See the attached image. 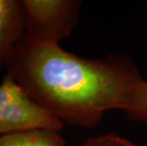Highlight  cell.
Instances as JSON below:
<instances>
[{
    "instance_id": "6da1fadb",
    "label": "cell",
    "mask_w": 147,
    "mask_h": 146,
    "mask_svg": "<svg viewBox=\"0 0 147 146\" xmlns=\"http://www.w3.org/2000/svg\"><path fill=\"white\" fill-rule=\"evenodd\" d=\"M6 73L62 122L84 128L96 126L109 110L123 111L134 86L142 79L126 57L82 58L59 44L24 36Z\"/></svg>"
},
{
    "instance_id": "7a4b0ae2",
    "label": "cell",
    "mask_w": 147,
    "mask_h": 146,
    "mask_svg": "<svg viewBox=\"0 0 147 146\" xmlns=\"http://www.w3.org/2000/svg\"><path fill=\"white\" fill-rule=\"evenodd\" d=\"M24 37L34 41L59 44L72 33L79 20L80 1L23 0Z\"/></svg>"
},
{
    "instance_id": "3957f363",
    "label": "cell",
    "mask_w": 147,
    "mask_h": 146,
    "mask_svg": "<svg viewBox=\"0 0 147 146\" xmlns=\"http://www.w3.org/2000/svg\"><path fill=\"white\" fill-rule=\"evenodd\" d=\"M64 122L35 104L10 74L0 83V136L30 130L60 132Z\"/></svg>"
},
{
    "instance_id": "277c9868",
    "label": "cell",
    "mask_w": 147,
    "mask_h": 146,
    "mask_svg": "<svg viewBox=\"0 0 147 146\" xmlns=\"http://www.w3.org/2000/svg\"><path fill=\"white\" fill-rule=\"evenodd\" d=\"M24 36L22 2L0 0V72Z\"/></svg>"
},
{
    "instance_id": "5b68a950",
    "label": "cell",
    "mask_w": 147,
    "mask_h": 146,
    "mask_svg": "<svg viewBox=\"0 0 147 146\" xmlns=\"http://www.w3.org/2000/svg\"><path fill=\"white\" fill-rule=\"evenodd\" d=\"M0 146H65L59 131L30 130L0 136Z\"/></svg>"
},
{
    "instance_id": "8992f818",
    "label": "cell",
    "mask_w": 147,
    "mask_h": 146,
    "mask_svg": "<svg viewBox=\"0 0 147 146\" xmlns=\"http://www.w3.org/2000/svg\"><path fill=\"white\" fill-rule=\"evenodd\" d=\"M123 111L130 119L147 123V81L140 79L136 83Z\"/></svg>"
},
{
    "instance_id": "52a82bcc",
    "label": "cell",
    "mask_w": 147,
    "mask_h": 146,
    "mask_svg": "<svg viewBox=\"0 0 147 146\" xmlns=\"http://www.w3.org/2000/svg\"><path fill=\"white\" fill-rule=\"evenodd\" d=\"M80 146H137L132 141H128L123 137L114 135V134H106L95 138H91L84 141Z\"/></svg>"
}]
</instances>
